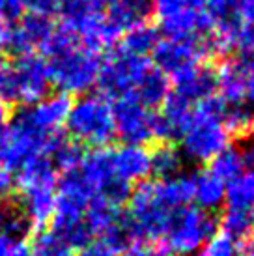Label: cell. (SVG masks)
<instances>
[{"mask_svg":"<svg viewBox=\"0 0 254 256\" xmlns=\"http://www.w3.org/2000/svg\"><path fill=\"white\" fill-rule=\"evenodd\" d=\"M192 256H240V243L226 234H213Z\"/></svg>","mask_w":254,"mask_h":256,"instance_id":"obj_34","label":"cell"},{"mask_svg":"<svg viewBox=\"0 0 254 256\" xmlns=\"http://www.w3.org/2000/svg\"><path fill=\"white\" fill-rule=\"evenodd\" d=\"M134 96L140 103H144L148 108H156L162 105V101L170 94V78L162 72H159L156 66H152L148 73L140 78V82L134 88Z\"/></svg>","mask_w":254,"mask_h":256,"instance_id":"obj_25","label":"cell"},{"mask_svg":"<svg viewBox=\"0 0 254 256\" xmlns=\"http://www.w3.org/2000/svg\"><path fill=\"white\" fill-rule=\"evenodd\" d=\"M116 136L124 144H146L157 140V114L138 101L134 94H127L112 103Z\"/></svg>","mask_w":254,"mask_h":256,"instance_id":"obj_8","label":"cell"},{"mask_svg":"<svg viewBox=\"0 0 254 256\" xmlns=\"http://www.w3.org/2000/svg\"><path fill=\"white\" fill-rule=\"evenodd\" d=\"M0 256H32L28 238L0 234Z\"/></svg>","mask_w":254,"mask_h":256,"instance_id":"obj_35","label":"cell"},{"mask_svg":"<svg viewBox=\"0 0 254 256\" xmlns=\"http://www.w3.org/2000/svg\"><path fill=\"white\" fill-rule=\"evenodd\" d=\"M240 256H254V234L240 243Z\"/></svg>","mask_w":254,"mask_h":256,"instance_id":"obj_42","label":"cell"},{"mask_svg":"<svg viewBox=\"0 0 254 256\" xmlns=\"http://www.w3.org/2000/svg\"><path fill=\"white\" fill-rule=\"evenodd\" d=\"M71 103L70 96L64 94H49L34 105L21 108V114L43 133H58L66 126Z\"/></svg>","mask_w":254,"mask_h":256,"instance_id":"obj_14","label":"cell"},{"mask_svg":"<svg viewBox=\"0 0 254 256\" xmlns=\"http://www.w3.org/2000/svg\"><path fill=\"white\" fill-rule=\"evenodd\" d=\"M56 184L58 172L45 154L32 157L17 170V185L21 191L36 187H56Z\"/></svg>","mask_w":254,"mask_h":256,"instance_id":"obj_23","label":"cell"},{"mask_svg":"<svg viewBox=\"0 0 254 256\" xmlns=\"http://www.w3.org/2000/svg\"><path fill=\"white\" fill-rule=\"evenodd\" d=\"M174 80V94L187 100L189 103L196 105L206 98L215 96L217 84H215V70L208 64H198L187 72L180 73Z\"/></svg>","mask_w":254,"mask_h":256,"instance_id":"obj_16","label":"cell"},{"mask_svg":"<svg viewBox=\"0 0 254 256\" xmlns=\"http://www.w3.org/2000/svg\"><path fill=\"white\" fill-rule=\"evenodd\" d=\"M52 232L62 240L71 250H80L90 242H94V234L86 224L84 217H52Z\"/></svg>","mask_w":254,"mask_h":256,"instance_id":"obj_26","label":"cell"},{"mask_svg":"<svg viewBox=\"0 0 254 256\" xmlns=\"http://www.w3.org/2000/svg\"><path fill=\"white\" fill-rule=\"evenodd\" d=\"M54 22L50 17L38 14H24L21 19L4 24V42L6 50L15 56L34 54V50H42L45 42L54 30Z\"/></svg>","mask_w":254,"mask_h":256,"instance_id":"obj_11","label":"cell"},{"mask_svg":"<svg viewBox=\"0 0 254 256\" xmlns=\"http://www.w3.org/2000/svg\"><path fill=\"white\" fill-rule=\"evenodd\" d=\"M105 15L108 22L120 32L122 36L136 24L148 22L152 15L150 0H110L106 4Z\"/></svg>","mask_w":254,"mask_h":256,"instance_id":"obj_19","label":"cell"},{"mask_svg":"<svg viewBox=\"0 0 254 256\" xmlns=\"http://www.w3.org/2000/svg\"><path fill=\"white\" fill-rule=\"evenodd\" d=\"M232 136L215 120H192L190 128L182 136V154L184 159L196 164L212 163L220 152L230 148Z\"/></svg>","mask_w":254,"mask_h":256,"instance_id":"obj_10","label":"cell"},{"mask_svg":"<svg viewBox=\"0 0 254 256\" xmlns=\"http://www.w3.org/2000/svg\"><path fill=\"white\" fill-rule=\"evenodd\" d=\"M10 120H12V108L6 101L0 100V131H4L8 128Z\"/></svg>","mask_w":254,"mask_h":256,"instance_id":"obj_41","label":"cell"},{"mask_svg":"<svg viewBox=\"0 0 254 256\" xmlns=\"http://www.w3.org/2000/svg\"><path fill=\"white\" fill-rule=\"evenodd\" d=\"M238 150H240V156L243 159L245 168H254V135L245 136Z\"/></svg>","mask_w":254,"mask_h":256,"instance_id":"obj_39","label":"cell"},{"mask_svg":"<svg viewBox=\"0 0 254 256\" xmlns=\"http://www.w3.org/2000/svg\"><path fill=\"white\" fill-rule=\"evenodd\" d=\"M84 148L80 144L73 142L62 131L50 138L49 146L45 150V156L49 157L52 166L56 168V172H62V174L78 168L84 159Z\"/></svg>","mask_w":254,"mask_h":256,"instance_id":"obj_21","label":"cell"},{"mask_svg":"<svg viewBox=\"0 0 254 256\" xmlns=\"http://www.w3.org/2000/svg\"><path fill=\"white\" fill-rule=\"evenodd\" d=\"M49 68L50 86L64 96H86L98 84L101 58L99 52L75 45L54 56L45 58Z\"/></svg>","mask_w":254,"mask_h":256,"instance_id":"obj_3","label":"cell"},{"mask_svg":"<svg viewBox=\"0 0 254 256\" xmlns=\"http://www.w3.org/2000/svg\"><path fill=\"white\" fill-rule=\"evenodd\" d=\"M124 212V222L129 242H152L162 240L174 212L161 200L156 182L146 180L131 189Z\"/></svg>","mask_w":254,"mask_h":256,"instance_id":"obj_2","label":"cell"},{"mask_svg":"<svg viewBox=\"0 0 254 256\" xmlns=\"http://www.w3.org/2000/svg\"><path fill=\"white\" fill-rule=\"evenodd\" d=\"M6 52V42H4V22H0V62Z\"/></svg>","mask_w":254,"mask_h":256,"instance_id":"obj_44","label":"cell"},{"mask_svg":"<svg viewBox=\"0 0 254 256\" xmlns=\"http://www.w3.org/2000/svg\"><path fill=\"white\" fill-rule=\"evenodd\" d=\"M152 64L168 78L178 77L198 64H206L210 56L206 34L192 38H164L159 40L152 52Z\"/></svg>","mask_w":254,"mask_h":256,"instance_id":"obj_9","label":"cell"},{"mask_svg":"<svg viewBox=\"0 0 254 256\" xmlns=\"http://www.w3.org/2000/svg\"><path fill=\"white\" fill-rule=\"evenodd\" d=\"M192 124V103L170 92L162 101L161 112L157 114V140L172 142L182 140L185 131Z\"/></svg>","mask_w":254,"mask_h":256,"instance_id":"obj_15","label":"cell"},{"mask_svg":"<svg viewBox=\"0 0 254 256\" xmlns=\"http://www.w3.org/2000/svg\"><path fill=\"white\" fill-rule=\"evenodd\" d=\"M196 208L213 214L226 204V184L210 170L194 174V198Z\"/></svg>","mask_w":254,"mask_h":256,"instance_id":"obj_24","label":"cell"},{"mask_svg":"<svg viewBox=\"0 0 254 256\" xmlns=\"http://www.w3.org/2000/svg\"><path fill=\"white\" fill-rule=\"evenodd\" d=\"M159 40H161V36H159V30L156 24L142 22V24H136L131 30H127L120 38V42L116 43L114 49H118L124 54H129V56L148 58L157 47Z\"/></svg>","mask_w":254,"mask_h":256,"instance_id":"obj_20","label":"cell"},{"mask_svg":"<svg viewBox=\"0 0 254 256\" xmlns=\"http://www.w3.org/2000/svg\"><path fill=\"white\" fill-rule=\"evenodd\" d=\"M22 215L26 217L32 228H45L50 222L56 208V187H36L22 189L17 200Z\"/></svg>","mask_w":254,"mask_h":256,"instance_id":"obj_17","label":"cell"},{"mask_svg":"<svg viewBox=\"0 0 254 256\" xmlns=\"http://www.w3.org/2000/svg\"><path fill=\"white\" fill-rule=\"evenodd\" d=\"M54 135L56 133H43L34 128L21 110H17L12 114L8 128L0 131V166L8 172H17L32 157L45 154Z\"/></svg>","mask_w":254,"mask_h":256,"instance_id":"obj_4","label":"cell"},{"mask_svg":"<svg viewBox=\"0 0 254 256\" xmlns=\"http://www.w3.org/2000/svg\"><path fill=\"white\" fill-rule=\"evenodd\" d=\"M247 72L243 70L238 58H226L215 70V84L219 90V98L226 105H241L245 103V86Z\"/></svg>","mask_w":254,"mask_h":256,"instance_id":"obj_18","label":"cell"},{"mask_svg":"<svg viewBox=\"0 0 254 256\" xmlns=\"http://www.w3.org/2000/svg\"><path fill=\"white\" fill-rule=\"evenodd\" d=\"M222 234L236 242H243L245 238L254 234V210L238 206H226L220 215Z\"/></svg>","mask_w":254,"mask_h":256,"instance_id":"obj_28","label":"cell"},{"mask_svg":"<svg viewBox=\"0 0 254 256\" xmlns=\"http://www.w3.org/2000/svg\"><path fill=\"white\" fill-rule=\"evenodd\" d=\"M245 105L254 110V75L247 78V86H245Z\"/></svg>","mask_w":254,"mask_h":256,"instance_id":"obj_43","label":"cell"},{"mask_svg":"<svg viewBox=\"0 0 254 256\" xmlns=\"http://www.w3.org/2000/svg\"><path fill=\"white\" fill-rule=\"evenodd\" d=\"M68 136L82 148H106L116 136L112 103L101 94H86L71 103L66 126Z\"/></svg>","mask_w":254,"mask_h":256,"instance_id":"obj_1","label":"cell"},{"mask_svg":"<svg viewBox=\"0 0 254 256\" xmlns=\"http://www.w3.org/2000/svg\"><path fill=\"white\" fill-rule=\"evenodd\" d=\"M156 187L161 200L172 212L189 206L194 198V174L182 172L174 178L156 180Z\"/></svg>","mask_w":254,"mask_h":256,"instance_id":"obj_22","label":"cell"},{"mask_svg":"<svg viewBox=\"0 0 254 256\" xmlns=\"http://www.w3.org/2000/svg\"><path fill=\"white\" fill-rule=\"evenodd\" d=\"M122 256H172L162 245L152 242H133L126 247Z\"/></svg>","mask_w":254,"mask_h":256,"instance_id":"obj_36","label":"cell"},{"mask_svg":"<svg viewBox=\"0 0 254 256\" xmlns=\"http://www.w3.org/2000/svg\"><path fill=\"white\" fill-rule=\"evenodd\" d=\"M14 182L15 178H12V172L4 170L0 166V200H4L10 196V192L14 189Z\"/></svg>","mask_w":254,"mask_h":256,"instance_id":"obj_40","label":"cell"},{"mask_svg":"<svg viewBox=\"0 0 254 256\" xmlns=\"http://www.w3.org/2000/svg\"><path fill=\"white\" fill-rule=\"evenodd\" d=\"M17 78L19 105H34L50 94V77L47 60L38 54L17 56L12 62Z\"/></svg>","mask_w":254,"mask_h":256,"instance_id":"obj_12","label":"cell"},{"mask_svg":"<svg viewBox=\"0 0 254 256\" xmlns=\"http://www.w3.org/2000/svg\"><path fill=\"white\" fill-rule=\"evenodd\" d=\"M30 232H32V226L22 215L17 200H12L10 196L0 200V234L28 238Z\"/></svg>","mask_w":254,"mask_h":256,"instance_id":"obj_29","label":"cell"},{"mask_svg":"<svg viewBox=\"0 0 254 256\" xmlns=\"http://www.w3.org/2000/svg\"><path fill=\"white\" fill-rule=\"evenodd\" d=\"M222 126L230 136H241L245 138L254 131V110L247 107L245 103L241 105H228L222 118Z\"/></svg>","mask_w":254,"mask_h":256,"instance_id":"obj_32","label":"cell"},{"mask_svg":"<svg viewBox=\"0 0 254 256\" xmlns=\"http://www.w3.org/2000/svg\"><path fill=\"white\" fill-rule=\"evenodd\" d=\"M152 66L154 64L150 58L129 56L118 49H112L105 60H101L98 75L99 94L105 96L106 100L114 101L127 94H133L136 84Z\"/></svg>","mask_w":254,"mask_h":256,"instance_id":"obj_7","label":"cell"},{"mask_svg":"<svg viewBox=\"0 0 254 256\" xmlns=\"http://www.w3.org/2000/svg\"><path fill=\"white\" fill-rule=\"evenodd\" d=\"M226 206L254 210V168H245L240 178L226 185Z\"/></svg>","mask_w":254,"mask_h":256,"instance_id":"obj_30","label":"cell"},{"mask_svg":"<svg viewBox=\"0 0 254 256\" xmlns=\"http://www.w3.org/2000/svg\"><path fill=\"white\" fill-rule=\"evenodd\" d=\"M114 176L126 184H142L152 176V150L148 146L122 144L110 148Z\"/></svg>","mask_w":254,"mask_h":256,"instance_id":"obj_13","label":"cell"},{"mask_svg":"<svg viewBox=\"0 0 254 256\" xmlns=\"http://www.w3.org/2000/svg\"><path fill=\"white\" fill-rule=\"evenodd\" d=\"M217 228L213 214L196 206H185L174 212L164 234V249L174 256H192L204 245Z\"/></svg>","mask_w":254,"mask_h":256,"instance_id":"obj_5","label":"cell"},{"mask_svg":"<svg viewBox=\"0 0 254 256\" xmlns=\"http://www.w3.org/2000/svg\"><path fill=\"white\" fill-rule=\"evenodd\" d=\"M245 170L243 159L240 156L238 148H226L224 152H220L219 156L210 163V172L213 176H217L220 182H224L226 185L232 184L236 178H240Z\"/></svg>","mask_w":254,"mask_h":256,"instance_id":"obj_31","label":"cell"},{"mask_svg":"<svg viewBox=\"0 0 254 256\" xmlns=\"http://www.w3.org/2000/svg\"><path fill=\"white\" fill-rule=\"evenodd\" d=\"M184 154L172 142H162L152 152V174L159 180L174 178L184 172Z\"/></svg>","mask_w":254,"mask_h":256,"instance_id":"obj_27","label":"cell"},{"mask_svg":"<svg viewBox=\"0 0 254 256\" xmlns=\"http://www.w3.org/2000/svg\"><path fill=\"white\" fill-rule=\"evenodd\" d=\"M22 10L28 14H38L50 17L52 14H58V0H19Z\"/></svg>","mask_w":254,"mask_h":256,"instance_id":"obj_37","label":"cell"},{"mask_svg":"<svg viewBox=\"0 0 254 256\" xmlns=\"http://www.w3.org/2000/svg\"><path fill=\"white\" fill-rule=\"evenodd\" d=\"M30 252L32 256H71L73 250L52 230L40 228L30 240Z\"/></svg>","mask_w":254,"mask_h":256,"instance_id":"obj_33","label":"cell"},{"mask_svg":"<svg viewBox=\"0 0 254 256\" xmlns=\"http://www.w3.org/2000/svg\"><path fill=\"white\" fill-rule=\"evenodd\" d=\"M152 15L166 38H192L210 32L206 0H150Z\"/></svg>","mask_w":254,"mask_h":256,"instance_id":"obj_6","label":"cell"},{"mask_svg":"<svg viewBox=\"0 0 254 256\" xmlns=\"http://www.w3.org/2000/svg\"><path fill=\"white\" fill-rule=\"evenodd\" d=\"M78 256H122V252L103 240H96L78 250Z\"/></svg>","mask_w":254,"mask_h":256,"instance_id":"obj_38","label":"cell"}]
</instances>
